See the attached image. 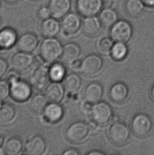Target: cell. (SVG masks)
<instances>
[{"instance_id":"obj_39","label":"cell","mask_w":154,"mask_h":155,"mask_svg":"<svg viewBox=\"0 0 154 155\" xmlns=\"http://www.w3.org/2000/svg\"><path fill=\"white\" fill-rule=\"evenodd\" d=\"M88 125L90 131L91 130L93 132H95L96 130H98L100 124L95 121L94 120H92L88 123Z\"/></svg>"},{"instance_id":"obj_16","label":"cell","mask_w":154,"mask_h":155,"mask_svg":"<svg viewBox=\"0 0 154 155\" xmlns=\"http://www.w3.org/2000/svg\"><path fill=\"white\" fill-rule=\"evenodd\" d=\"M64 114L63 108L59 103L51 102L47 105L43 111L44 119L49 124L60 121Z\"/></svg>"},{"instance_id":"obj_11","label":"cell","mask_w":154,"mask_h":155,"mask_svg":"<svg viewBox=\"0 0 154 155\" xmlns=\"http://www.w3.org/2000/svg\"><path fill=\"white\" fill-rule=\"evenodd\" d=\"M31 86L30 84L21 79L13 82L10 85L11 96L18 102L26 101L31 96Z\"/></svg>"},{"instance_id":"obj_2","label":"cell","mask_w":154,"mask_h":155,"mask_svg":"<svg viewBox=\"0 0 154 155\" xmlns=\"http://www.w3.org/2000/svg\"><path fill=\"white\" fill-rule=\"evenodd\" d=\"M133 34V28L129 21L118 20L110 29V37L115 42H128Z\"/></svg>"},{"instance_id":"obj_8","label":"cell","mask_w":154,"mask_h":155,"mask_svg":"<svg viewBox=\"0 0 154 155\" xmlns=\"http://www.w3.org/2000/svg\"><path fill=\"white\" fill-rule=\"evenodd\" d=\"M92 119L100 125H104L111 121L113 117L112 108L105 102L95 104L91 113Z\"/></svg>"},{"instance_id":"obj_38","label":"cell","mask_w":154,"mask_h":155,"mask_svg":"<svg viewBox=\"0 0 154 155\" xmlns=\"http://www.w3.org/2000/svg\"><path fill=\"white\" fill-rule=\"evenodd\" d=\"M69 65L72 69L80 71L81 66H82V61L78 58L76 59L75 60L72 61L71 63H70Z\"/></svg>"},{"instance_id":"obj_7","label":"cell","mask_w":154,"mask_h":155,"mask_svg":"<svg viewBox=\"0 0 154 155\" xmlns=\"http://www.w3.org/2000/svg\"><path fill=\"white\" fill-rule=\"evenodd\" d=\"M11 63L14 70L19 73H24L29 71L34 66L35 58L30 52L20 51L13 54Z\"/></svg>"},{"instance_id":"obj_21","label":"cell","mask_w":154,"mask_h":155,"mask_svg":"<svg viewBox=\"0 0 154 155\" xmlns=\"http://www.w3.org/2000/svg\"><path fill=\"white\" fill-rule=\"evenodd\" d=\"M103 92V87L100 83L98 82L90 83L84 90V100L95 104L100 101Z\"/></svg>"},{"instance_id":"obj_14","label":"cell","mask_w":154,"mask_h":155,"mask_svg":"<svg viewBox=\"0 0 154 155\" xmlns=\"http://www.w3.org/2000/svg\"><path fill=\"white\" fill-rule=\"evenodd\" d=\"M71 5V0H50L48 6L52 17L60 20L70 12Z\"/></svg>"},{"instance_id":"obj_32","label":"cell","mask_w":154,"mask_h":155,"mask_svg":"<svg viewBox=\"0 0 154 155\" xmlns=\"http://www.w3.org/2000/svg\"><path fill=\"white\" fill-rule=\"evenodd\" d=\"M114 41L111 37H103L98 39L97 47L98 51L101 54H111V49L114 44Z\"/></svg>"},{"instance_id":"obj_19","label":"cell","mask_w":154,"mask_h":155,"mask_svg":"<svg viewBox=\"0 0 154 155\" xmlns=\"http://www.w3.org/2000/svg\"><path fill=\"white\" fill-rule=\"evenodd\" d=\"M17 31L11 27H5L0 30V48L8 49L17 45L18 40Z\"/></svg>"},{"instance_id":"obj_26","label":"cell","mask_w":154,"mask_h":155,"mask_svg":"<svg viewBox=\"0 0 154 155\" xmlns=\"http://www.w3.org/2000/svg\"><path fill=\"white\" fill-rule=\"evenodd\" d=\"M23 141L19 137L13 136L7 140L4 145L5 154L17 155L23 149Z\"/></svg>"},{"instance_id":"obj_24","label":"cell","mask_w":154,"mask_h":155,"mask_svg":"<svg viewBox=\"0 0 154 155\" xmlns=\"http://www.w3.org/2000/svg\"><path fill=\"white\" fill-rule=\"evenodd\" d=\"M98 18L102 27L111 28L118 20V15L115 9L110 8H104L98 15Z\"/></svg>"},{"instance_id":"obj_6","label":"cell","mask_w":154,"mask_h":155,"mask_svg":"<svg viewBox=\"0 0 154 155\" xmlns=\"http://www.w3.org/2000/svg\"><path fill=\"white\" fill-rule=\"evenodd\" d=\"M75 7L83 18L97 16L103 8L102 0H77Z\"/></svg>"},{"instance_id":"obj_49","label":"cell","mask_w":154,"mask_h":155,"mask_svg":"<svg viewBox=\"0 0 154 155\" xmlns=\"http://www.w3.org/2000/svg\"><path fill=\"white\" fill-rule=\"evenodd\" d=\"M2 101H0V107H1V105H2Z\"/></svg>"},{"instance_id":"obj_20","label":"cell","mask_w":154,"mask_h":155,"mask_svg":"<svg viewBox=\"0 0 154 155\" xmlns=\"http://www.w3.org/2000/svg\"><path fill=\"white\" fill-rule=\"evenodd\" d=\"M102 27L98 16L85 17L82 21L81 30L86 36L92 37L99 32Z\"/></svg>"},{"instance_id":"obj_31","label":"cell","mask_w":154,"mask_h":155,"mask_svg":"<svg viewBox=\"0 0 154 155\" xmlns=\"http://www.w3.org/2000/svg\"><path fill=\"white\" fill-rule=\"evenodd\" d=\"M128 52V47L125 42H115L111 51V55L115 61H120L126 57Z\"/></svg>"},{"instance_id":"obj_12","label":"cell","mask_w":154,"mask_h":155,"mask_svg":"<svg viewBox=\"0 0 154 155\" xmlns=\"http://www.w3.org/2000/svg\"><path fill=\"white\" fill-rule=\"evenodd\" d=\"M103 61L99 56L91 54L82 61L81 71L85 75L92 76L98 74L102 69Z\"/></svg>"},{"instance_id":"obj_44","label":"cell","mask_w":154,"mask_h":155,"mask_svg":"<svg viewBox=\"0 0 154 155\" xmlns=\"http://www.w3.org/2000/svg\"><path fill=\"white\" fill-rule=\"evenodd\" d=\"M4 1L8 4H15L20 1V0H4Z\"/></svg>"},{"instance_id":"obj_50","label":"cell","mask_w":154,"mask_h":155,"mask_svg":"<svg viewBox=\"0 0 154 155\" xmlns=\"http://www.w3.org/2000/svg\"><path fill=\"white\" fill-rule=\"evenodd\" d=\"M0 5H1V2H0Z\"/></svg>"},{"instance_id":"obj_37","label":"cell","mask_w":154,"mask_h":155,"mask_svg":"<svg viewBox=\"0 0 154 155\" xmlns=\"http://www.w3.org/2000/svg\"><path fill=\"white\" fill-rule=\"evenodd\" d=\"M8 69V64L5 59L0 58V78L6 74Z\"/></svg>"},{"instance_id":"obj_4","label":"cell","mask_w":154,"mask_h":155,"mask_svg":"<svg viewBox=\"0 0 154 155\" xmlns=\"http://www.w3.org/2000/svg\"><path fill=\"white\" fill-rule=\"evenodd\" d=\"M49 68L40 65L34 68L29 77L30 84L33 87L39 91L46 88L50 80Z\"/></svg>"},{"instance_id":"obj_47","label":"cell","mask_w":154,"mask_h":155,"mask_svg":"<svg viewBox=\"0 0 154 155\" xmlns=\"http://www.w3.org/2000/svg\"><path fill=\"white\" fill-rule=\"evenodd\" d=\"M4 154H5V152L4 149L1 148V147H0V155H3Z\"/></svg>"},{"instance_id":"obj_1","label":"cell","mask_w":154,"mask_h":155,"mask_svg":"<svg viewBox=\"0 0 154 155\" xmlns=\"http://www.w3.org/2000/svg\"><path fill=\"white\" fill-rule=\"evenodd\" d=\"M63 51L62 44L57 38H46L40 45L39 54L46 62L53 63L61 57Z\"/></svg>"},{"instance_id":"obj_43","label":"cell","mask_w":154,"mask_h":155,"mask_svg":"<svg viewBox=\"0 0 154 155\" xmlns=\"http://www.w3.org/2000/svg\"><path fill=\"white\" fill-rule=\"evenodd\" d=\"M88 155H105L104 153L102 151H98V150H94V151H90L89 153H88Z\"/></svg>"},{"instance_id":"obj_48","label":"cell","mask_w":154,"mask_h":155,"mask_svg":"<svg viewBox=\"0 0 154 155\" xmlns=\"http://www.w3.org/2000/svg\"><path fill=\"white\" fill-rule=\"evenodd\" d=\"M2 19H1V18L0 17V28L1 27V25H2Z\"/></svg>"},{"instance_id":"obj_34","label":"cell","mask_w":154,"mask_h":155,"mask_svg":"<svg viewBox=\"0 0 154 155\" xmlns=\"http://www.w3.org/2000/svg\"><path fill=\"white\" fill-rule=\"evenodd\" d=\"M38 15L40 19L44 20L52 17V14L49 6H43L39 8L38 12Z\"/></svg>"},{"instance_id":"obj_28","label":"cell","mask_w":154,"mask_h":155,"mask_svg":"<svg viewBox=\"0 0 154 155\" xmlns=\"http://www.w3.org/2000/svg\"><path fill=\"white\" fill-rule=\"evenodd\" d=\"M48 101L45 95L38 93L34 95L31 99L29 103L30 109L34 113H42L48 104Z\"/></svg>"},{"instance_id":"obj_18","label":"cell","mask_w":154,"mask_h":155,"mask_svg":"<svg viewBox=\"0 0 154 155\" xmlns=\"http://www.w3.org/2000/svg\"><path fill=\"white\" fill-rule=\"evenodd\" d=\"M65 91L63 85L60 82H53L46 87L44 95L51 102L59 103L64 97Z\"/></svg>"},{"instance_id":"obj_46","label":"cell","mask_w":154,"mask_h":155,"mask_svg":"<svg viewBox=\"0 0 154 155\" xmlns=\"http://www.w3.org/2000/svg\"><path fill=\"white\" fill-rule=\"evenodd\" d=\"M150 95H151L152 98L154 100V84L153 85V86H152V88H151V91H150Z\"/></svg>"},{"instance_id":"obj_41","label":"cell","mask_w":154,"mask_h":155,"mask_svg":"<svg viewBox=\"0 0 154 155\" xmlns=\"http://www.w3.org/2000/svg\"><path fill=\"white\" fill-rule=\"evenodd\" d=\"M146 7L154 8V0H142Z\"/></svg>"},{"instance_id":"obj_9","label":"cell","mask_w":154,"mask_h":155,"mask_svg":"<svg viewBox=\"0 0 154 155\" xmlns=\"http://www.w3.org/2000/svg\"><path fill=\"white\" fill-rule=\"evenodd\" d=\"M111 141L117 145H123L127 142L130 137V130L125 124L120 122H113L109 130Z\"/></svg>"},{"instance_id":"obj_36","label":"cell","mask_w":154,"mask_h":155,"mask_svg":"<svg viewBox=\"0 0 154 155\" xmlns=\"http://www.w3.org/2000/svg\"><path fill=\"white\" fill-rule=\"evenodd\" d=\"M94 104H95L94 103L84 100L82 102L80 105V108L82 113H85L86 114H91Z\"/></svg>"},{"instance_id":"obj_3","label":"cell","mask_w":154,"mask_h":155,"mask_svg":"<svg viewBox=\"0 0 154 155\" xmlns=\"http://www.w3.org/2000/svg\"><path fill=\"white\" fill-rule=\"evenodd\" d=\"M81 15L78 13L70 12L61 19V30L67 37L75 36L81 30Z\"/></svg>"},{"instance_id":"obj_35","label":"cell","mask_w":154,"mask_h":155,"mask_svg":"<svg viewBox=\"0 0 154 155\" xmlns=\"http://www.w3.org/2000/svg\"><path fill=\"white\" fill-rule=\"evenodd\" d=\"M5 78L6 82L8 83L9 85H10L13 82H16L17 81L20 80V76L19 74V72L14 69L13 71H8V73L6 74Z\"/></svg>"},{"instance_id":"obj_42","label":"cell","mask_w":154,"mask_h":155,"mask_svg":"<svg viewBox=\"0 0 154 155\" xmlns=\"http://www.w3.org/2000/svg\"><path fill=\"white\" fill-rule=\"evenodd\" d=\"M113 0H102L103 8H110L113 4Z\"/></svg>"},{"instance_id":"obj_17","label":"cell","mask_w":154,"mask_h":155,"mask_svg":"<svg viewBox=\"0 0 154 155\" xmlns=\"http://www.w3.org/2000/svg\"><path fill=\"white\" fill-rule=\"evenodd\" d=\"M40 33L44 38L55 37L61 30V22L53 17L43 20L40 25Z\"/></svg>"},{"instance_id":"obj_27","label":"cell","mask_w":154,"mask_h":155,"mask_svg":"<svg viewBox=\"0 0 154 155\" xmlns=\"http://www.w3.org/2000/svg\"><path fill=\"white\" fill-rule=\"evenodd\" d=\"M64 80L63 86L68 93H77L81 87V78L77 74H70Z\"/></svg>"},{"instance_id":"obj_29","label":"cell","mask_w":154,"mask_h":155,"mask_svg":"<svg viewBox=\"0 0 154 155\" xmlns=\"http://www.w3.org/2000/svg\"><path fill=\"white\" fill-rule=\"evenodd\" d=\"M16 114L15 107L10 103H3L0 107V123L6 124L14 119Z\"/></svg>"},{"instance_id":"obj_10","label":"cell","mask_w":154,"mask_h":155,"mask_svg":"<svg viewBox=\"0 0 154 155\" xmlns=\"http://www.w3.org/2000/svg\"><path fill=\"white\" fill-rule=\"evenodd\" d=\"M131 128L136 136L143 137L150 132L152 128V122L148 115L144 113H139L132 120Z\"/></svg>"},{"instance_id":"obj_13","label":"cell","mask_w":154,"mask_h":155,"mask_svg":"<svg viewBox=\"0 0 154 155\" xmlns=\"http://www.w3.org/2000/svg\"><path fill=\"white\" fill-rule=\"evenodd\" d=\"M47 143L41 135L36 134L27 140L25 145V153L30 155H40L46 151Z\"/></svg>"},{"instance_id":"obj_45","label":"cell","mask_w":154,"mask_h":155,"mask_svg":"<svg viewBox=\"0 0 154 155\" xmlns=\"http://www.w3.org/2000/svg\"><path fill=\"white\" fill-rule=\"evenodd\" d=\"M4 142V137L2 134H0V147L2 146Z\"/></svg>"},{"instance_id":"obj_22","label":"cell","mask_w":154,"mask_h":155,"mask_svg":"<svg viewBox=\"0 0 154 155\" xmlns=\"http://www.w3.org/2000/svg\"><path fill=\"white\" fill-rule=\"evenodd\" d=\"M129 90L126 84L122 82H118L111 87L109 96L112 101L121 103L125 101L128 96Z\"/></svg>"},{"instance_id":"obj_30","label":"cell","mask_w":154,"mask_h":155,"mask_svg":"<svg viewBox=\"0 0 154 155\" xmlns=\"http://www.w3.org/2000/svg\"><path fill=\"white\" fill-rule=\"evenodd\" d=\"M49 73L50 80L53 82H60L66 76V69L62 63H54L49 68Z\"/></svg>"},{"instance_id":"obj_40","label":"cell","mask_w":154,"mask_h":155,"mask_svg":"<svg viewBox=\"0 0 154 155\" xmlns=\"http://www.w3.org/2000/svg\"><path fill=\"white\" fill-rule=\"evenodd\" d=\"M63 155H79V151L75 149H69L65 150L63 153Z\"/></svg>"},{"instance_id":"obj_33","label":"cell","mask_w":154,"mask_h":155,"mask_svg":"<svg viewBox=\"0 0 154 155\" xmlns=\"http://www.w3.org/2000/svg\"><path fill=\"white\" fill-rule=\"evenodd\" d=\"M10 94V85L6 81L0 80V101H3Z\"/></svg>"},{"instance_id":"obj_15","label":"cell","mask_w":154,"mask_h":155,"mask_svg":"<svg viewBox=\"0 0 154 155\" xmlns=\"http://www.w3.org/2000/svg\"><path fill=\"white\" fill-rule=\"evenodd\" d=\"M39 42V38L36 35L32 32H27L18 38L17 46L19 51L31 53L37 48Z\"/></svg>"},{"instance_id":"obj_51","label":"cell","mask_w":154,"mask_h":155,"mask_svg":"<svg viewBox=\"0 0 154 155\" xmlns=\"http://www.w3.org/2000/svg\"></svg>"},{"instance_id":"obj_25","label":"cell","mask_w":154,"mask_h":155,"mask_svg":"<svg viewBox=\"0 0 154 155\" xmlns=\"http://www.w3.org/2000/svg\"><path fill=\"white\" fill-rule=\"evenodd\" d=\"M145 6L142 0H126L125 11L129 17L135 18L143 12Z\"/></svg>"},{"instance_id":"obj_23","label":"cell","mask_w":154,"mask_h":155,"mask_svg":"<svg viewBox=\"0 0 154 155\" xmlns=\"http://www.w3.org/2000/svg\"><path fill=\"white\" fill-rule=\"evenodd\" d=\"M80 53L81 49L78 45L74 42H69L63 46L61 58L64 63L69 64L72 61L78 58Z\"/></svg>"},{"instance_id":"obj_5","label":"cell","mask_w":154,"mask_h":155,"mask_svg":"<svg viewBox=\"0 0 154 155\" xmlns=\"http://www.w3.org/2000/svg\"><path fill=\"white\" fill-rule=\"evenodd\" d=\"M89 131L88 124L83 121L75 122L67 129L66 137L71 143H78L87 138Z\"/></svg>"}]
</instances>
